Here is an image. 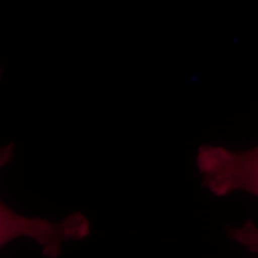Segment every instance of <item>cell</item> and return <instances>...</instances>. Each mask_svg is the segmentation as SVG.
I'll return each mask as SVG.
<instances>
[{
    "label": "cell",
    "instance_id": "obj_1",
    "mask_svg": "<svg viewBox=\"0 0 258 258\" xmlns=\"http://www.w3.org/2000/svg\"><path fill=\"white\" fill-rule=\"evenodd\" d=\"M197 165L203 174V185L214 195L244 191L258 197V148L234 152L222 147H201ZM231 237L258 254V228L252 222L231 231Z\"/></svg>",
    "mask_w": 258,
    "mask_h": 258
},
{
    "label": "cell",
    "instance_id": "obj_2",
    "mask_svg": "<svg viewBox=\"0 0 258 258\" xmlns=\"http://www.w3.org/2000/svg\"><path fill=\"white\" fill-rule=\"evenodd\" d=\"M13 145L0 148V169L10 162ZM91 225L82 214H74L60 222L43 218L23 217L12 211L0 201V248L19 238H29L37 242L47 257H57L63 244L81 241L89 235Z\"/></svg>",
    "mask_w": 258,
    "mask_h": 258
}]
</instances>
